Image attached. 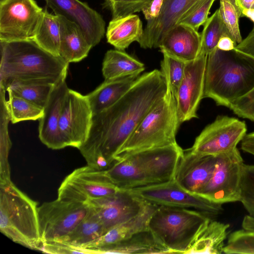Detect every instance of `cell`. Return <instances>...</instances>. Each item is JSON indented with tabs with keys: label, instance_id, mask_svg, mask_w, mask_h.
Listing matches in <instances>:
<instances>
[{
	"label": "cell",
	"instance_id": "35",
	"mask_svg": "<svg viewBox=\"0 0 254 254\" xmlns=\"http://www.w3.org/2000/svg\"><path fill=\"white\" fill-rule=\"evenodd\" d=\"M223 253L254 254V231L243 228L231 233L228 236Z\"/></svg>",
	"mask_w": 254,
	"mask_h": 254
},
{
	"label": "cell",
	"instance_id": "31",
	"mask_svg": "<svg viewBox=\"0 0 254 254\" xmlns=\"http://www.w3.org/2000/svg\"><path fill=\"white\" fill-rule=\"evenodd\" d=\"M6 91L8 94L7 108L10 121L12 124L39 120L43 116V108L15 95L9 89Z\"/></svg>",
	"mask_w": 254,
	"mask_h": 254
},
{
	"label": "cell",
	"instance_id": "17",
	"mask_svg": "<svg viewBox=\"0 0 254 254\" xmlns=\"http://www.w3.org/2000/svg\"><path fill=\"white\" fill-rule=\"evenodd\" d=\"M215 159L214 155L199 154L190 149L184 150L174 180L186 191L198 196L212 175Z\"/></svg>",
	"mask_w": 254,
	"mask_h": 254
},
{
	"label": "cell",
	"instance_id": "42",
	"mask_svg": "<svg viewBox=\"0 0 254 254\" xmlns=\"http://www.w3.org/2000/svg\"><path fill=\"white\" fill-rule=\"evenodd\" d=\"M164 2V0H152L142 10L141 12L147 22L153 20L159 16Z\"/></svg>",
	"mask_w": 254,
	"mask_h": 254
},
{
	"label": "cell",
	"instance_id": "14",
	"mask_svg": "<svg viewBox=\"0 0 254 254\" xmlns=\"http://www.w3.org/2000/svg\"><path fill=\"white\" fill-rule=\"evenodd\" d=\"M207 56L200 53L194 60L186 63L183 78L176 97L181 123L198 118L197 111L203 98Z\"/></svg>",
	"mask_w": 254,
	"mask_h": 254
},
{
	"label": "cell",
	"instance_id": "39",
	"mask_svg": "<svg viewBox=\"0 0 254 254\" xmlns=\"http://www.w3.org/2000/svg\"><path fill=\"white\" fill-rule=\"evenodd\" d=\"M229 108L239 117L254 122V87L235 101Z\"/></svg>",
	"mask_w": 254,
	"mask_h": 254
},
{
	"label": "cell",
	"instance_id": "13",
	"mask_svg": "<svg viewBox=\"0 0 254 254\" xmlns=\"http://www.w3.org/2000/svg\"><path fill=\"white\" fill-rule=\"evenodd\" d=\"M245 122L227 116H219L196 137L192 151L202 155H217L237 148L247 134Z\"/></svg>",
	"mask_w": 254,
	"mask_h": 254
},
{
	"label": "cell",
	"instance_id": "29",
	"mask_svg": "<svg viewBox=\"0 0 254 254\" xmlns=\"http://www.w3.org/2000/svg\"><path fill=\"white\" fill-rule=\"evenodd\" d=\"M34 41L46 51L60 56L61 28L58 15L49 12L47 8L44 10Z\"/></svg>",
	"mask_w": 254,
	"mask_h": 254
},
{
	"label": "cell",
	"instance_id": "6",
	"mask_svg": "<svg viewBox=\"0 0 254 254\" xmlns=\"http://www.w3.org/2000/svg\"><path fill=\"white\" fill-rule=\"evenodd\" d=\"M205 213L186 208L158 206L148 229L169 254H186L209 219Z\"/></svg>",
	"mask_w": 254,
	"mask_h": 254
},
{
	"label": "cell",
	"instance_id": "47",
	"mask_svg": "<svg viewBox=\"0 0 254 254\" xmlns=\"http://www.w3.org/2000/svg\"><path fill=\"white\" fill-rule=\"evenodd\" d=\"M3 0H0V1H2Z\"/></svg>",
	"mask_w": 254,
	"mask_h": 254
},
{
	"label": "cell",
	"instance_id": "44",
	"mask_svg": "<svg viewBox=\"0 0 254 254\" xmlns=\"http://www.w3.org/2000/svg\"><path fill=\"white\" fill-rule=\"evenodd\" d=\"M237 44L230 36L221 37L217 44V48L222 51H230L235 49Z\"/></svg>",
	"mask_w": 254,
	"mask_h": 254
},
{
	"label": "cell",
	"instance_id": "18",
	"mask_svg": "<svg viewBox=\"0 0 254 254\" xmlns=\"http://www.w3.org/2000/svg\"><path fill=\"white\" fill-rule=\"evenodd\" d=\"M66 76H63L55 84L43 108V115L39 119V139L52 149L64 148L60 137L59 124L64 103L69 89L65 81Z\"/></svg>",
	"mask_w": 254,
	"mask_h": 254
},
{
	"label": "cell",
	"instance_id": "43",
	"mask_svg": "<svg viewBox=\"0 0 254 254\" xmlns=\"http://www.w3.org/2000/svg\"><path fill=\"white\" fill-rule=\"evenodd\" d=\"M241 149L254 156V131L246 134L241 141Z\"/></svg>",
	"mask_w": 254,
	"mask_h": 254
},
{
	"label": "cell",
	"instance_id": "7",
	"mask_svg": "<svg viewBox=\"0 0 254 254\" xmlns=\"http://www.w3.org/2000/svg\"><path fill=\"white\" fill-rule=\"evenodd\" d=\"M212 175L198 196L223 204L240 201L241 180L244 165L238 149L215 155Z\"/></svg>",
	"mask_w": 254,
	"mask_h": 254
},
{
	"label": "cell",
	"instance_id": "26",
	"mask_svg": "<svg viewBox=\"0 0 254 254\" xmlns=\"http://www.w3.org/2000/svg\"><path fill=\"white\" fill-rule=\"evenodd\" d=\"M169 254L149 229L108 246L100 254Z\"/></svg>",
	"mask_w": 254,
	"mask_h": 254
},
{
	"label": "cell",
	"instance_id": "4",
	"mask_svg": "<svg viewBox=\"0 0 254 254\" xmlns=\"http://www.w3.org/2000/svg\"><path fill=\"white\" fill-rule=\"evenodd\" d=\"M38 206L10 178L0 179V230L13 242L40 250L42 241Z\"/></svg>",
	"mask_w": 254,
	"mask_h": 254
},
{
	"label": "cell",
	"instance_id": "5",
	"mask_svg": "<svg viewBox=\"0 0 254 254\" xmlns=\"http://www.w3.org/2000/svg\"><path fill=\"white\" fill-rule=\"evenodd\" d=\"M181 124L176 97L167 87L164 97L118 151L115 162L135 152L177 144L176 136Z\"/></svg>",
	"mask_w": 254,
	"mask_h": 254
},
{
	"label": "cell",
	"instance_id": "15",
	"mask_svg": "<svg viewBox=\"0 0 254 254\" xmlns=\"http://www.w3.org/2000/svg\"><path fill=\"white\" fill-rule=\"evenodd\" d=\"M86 203L97 212L106 233L139 214L149 202L127 190L120 189L113 194L95 198Z\"/></svg>",
	"mask_w": 254,
	"mask_h": 254
},
{
	"label": "cell",
	"instance_id": "28",
	"mask_svg": "<svg viewBox=\"0 0 254 254\" xmlns=\"http://www.w3.org/2000/svg\"><path fill=\"white\" fill-rule=\"evenodd\" d=\"M144 64L125 52L110 50L105 54L102 71L105 80L139 75L144 70Z\"/></svg>",
	"mask_w": 254,
	"mask_h": 254
},
{
	"label": "cell",
	"instance_id": "1",
	"mask_svg": "<svg viewBox=\"0 0 254 254\" xmlns=\"http://www.w3.org/2000/svg\"><path fill=\"white\" fill-rule=\"evenodd\" d=\"M167 84L160 70L141 74L117 102L93 115L88 137L79 150L87 165L105 170L146 115L164 97Z\"/></svg>",
	"mask_w": 254,
	"mask_h": 254
},
{
	"label": "cell",
	"instance_id": "10",
	"mask_svg": "<svg viewBox=\"0 0 254 254\" xmlns=\"http://www.w3.org/2000/svg\"><path fill=\"white\" fill-rule=\"evenodd\" d=\"M120 189L107 177L105 170L89 165L77 168L67 175L58 190V198L86 203L114 194Z\"/></svg>",
	"mask_w": 254,
	"mask_h": 254
},
{
	"label": "cell",
	"instance_id": "32",
	"mask_svg": "<svg viewBox=\"0 0 254 254\" xmlns=\"http://www.w3.org/2000/svg\"><path fill=\"white\" fill-rule=\"evenodd\" d=\"M223 36L231 37L217 9L203 25L201 33L200 52L208 56L217 48L218 42Z\"/></svg>",
	"mask_w": 254,
	"mask_h": 254
},
{
	"label": "cell",
	"instance_id": "19",
	"mask_svg": "<svg viewBox=\"0 0 254 254\" xmlns=\"http://www.w3.org/2000/svg\"><path fill=\"white\" fill-rule=\"evenodd\" d=\"M158 48L161 53L189 63L194 60L201 51V34L186 24L177 23L162 38Z\"/></svg>",
	"mask_w": 254,
	"mask_h": 254
},
{
	"label": "cell",
	"instance_id": "34",
	"mask_svg": "<svg viewBox=\"0 0 254 254\" xmlns=\"http://www.w3.org/2000/svg\"><path fill=\"white\" fill-rule=\"evenodd\" d=\"M161 72L165 79L167 87L176 97L183 78L186 63L163 53Z\"/></svg>",
	"mask_w": 254,
	"mask_h": 254
},
{
	"label": "cell",
	"instance_id": "2",
	"mask_svg": "<svg viewBox=\"0 0 254 254\" xmlns=\"http://www.w3.org/2000/svg\"><path fill=\"white\" fill-rule=\"evenodd\" d=\"M0 87L44 81L56 83L67 75L69 63L41 48L34 41H0Z\"/></svg>",
	"mask_w": 254,
	"mask_h": 254
},
{
	"label": "cell",
	"instance_id": "41",
	"mask_svg": "<svg viewBox=\"0 0 254 254\" xmlns=\"http://www.w3.org/2000/svg\"><path fill=\"white\" fill-rule=\"evenodd\" d=\"M234 50L254 60V26L248 36L237 45Z\"/></svg>",
	"mask_w": 254,
	"mask_h": 254
},
{
	"label": "cell",
	"instance_id": "38",
	"mask_svg": "<svg viewBox=\"0 0 254 254\" xmlns=\"http://www.w3.org/2000/svg\"><path fill=\"white\" fill-rule=\"evenodd\" d=\"M241 186L240 202L248 215L254 218V165L244 164Z\"/></svg>",
	"mask_w": 254,
	"mask_h": 254
},
{
	"label": "cell",
	"instance_id": "11",
	"mask_svg": "<svg viewBox=\"0 0 254 254\" xmlns=\"http://www.w3.org/2000/svg\"><path fill=\"white\" fill-rule=\"evenodd\" d=\"M87 203L58 198L38 206V217L42 244L69 233L86 216Z\"/></svg>",
	"mask_w": 254,
	"mask_h": 254
},
{
	"label": "cell",
	"instance_id": "45",
	"mask_svg": "<svg viewBox=\"0 0 254 254\" xmlns=\"http://www.w3.org/2000/svg\"><path fill=\"white\" fill-rule=\"evenodd\" d=\"M241 10L254 9V0H236Z\"/></svg>",
	"mask_w": 254,
	"mask_h": 254
},
{
	"label": "cell",
	"instance_id": "21",
	"mask_svg": "<svg viewBox=\"0 0 254 254\" xmlns=\"http://www.w3.org/2000/svg\"><path fill=\"white\" fill-rule=\"evenodd\" d=\"M158 206L149 203L139 214L112 228L98 239L82 246L81 249L87 254H100L104 248L148 229L149 220Z\"/></svg>",
	"mask_w": 254,
	"mask_h": 254
},
{
	"label": "cell",
	"instance_id": "40",
	"mask_svg": "<svg viewBox=\"0 0 254 254\" xmlns=\"http://www.w3.org/2000/svg\"><path fill=\"white\" fill-rule=\"evenodd\" d=\"M39 251L49 254H84L75 247L57 240L43 243Z\"/></svg>",
	"mask_w": 254,
	"mask_h": 254
},
{
	"label": "cell",
	"instance_id": "27",
	"mask_svg": "<svg viewBox=\"0 0 254 254\" xmlns=\"http://www.w3.org/2000/svg\"><path fill=\"white\" fill-rule=\"evenodd\" d=\"M89 206L84 218L67 234L54 240L75 247L86 252L81 247L102 236L105 233L103 223L96 210Z\"/></svg>",
	"mask_w": 254,
	"mask_h": 254
},
{
	"label": "cell",
	"instance_id": "36",
	"mask_svg": "<svg viewBox=\"0 0 254 254\" xmlns=\"http://www.w3.org/2000/svg\"><path fill=\"white\" fill-rule=\"evenodd\" d=\"M215 0H198L187 10L177 23L186 24L198 30L208 19L210 9Z\"/></svg>",
	"mask_w": 254,
	"mask_h": 254
},
{
	"label": "cell",
	"instance_id": "3",
	"mask_svg": "<svg viewBox=\"0 0 254 254\" xmlns=\"http://www.w3.org/2000/svg\"><path fill=\"white\" fill-rule=\"evenodd\" d=\"M254 87V60L216 48L207 58L203 98L229 108Z\"/></svg>",
	"mask_w": 254,
	"mask_h": 254
},
{
	"label": "cell",
	"instance_id": "8",
	"mask_svg": "<svg viewBox=\"0 0 254 254\" xmlns=\"http://www.w3.org/2000/svg\"><path fill=\"white\" fill-rule=\"evenodd\" d=\"M43 13L35 0L0 1V41H34Z\"/></svg>",
	"mask_w": 254,
	"mask_h": 254
},
{
	"label": "cell",
	"instance_id": "20",
	"mask_svg": "<svg viewBox=\"0 0 254 254\" xmlns=\"http://www.w3.org/2000/svg\"><path fill=\"white\" fill-rule=\"evenodd\" d=\"M198 0H164L159 16L147 21L138 42L143 49L158 48L165 33L176 24L182 16Z\"/></svg>",
	"mask_w": 254,
	"mask_h": 254
},
{
	"label": "cell",
	"instance_id": "30",
	"mask_svg": "<svg viewBox=\"0 0 254 254\" xmlns=\"http://www.w3.org/2000/svg\"><path fill=\"white\" fill-rule=\"evenodd\" d=\"M55 84L44 81L14 83L6 90L44 108Z\"/></svg>",
	"mask_w": 254,
	"mask_h": 254
},
{
	"label": "cell",
	"instance_id": "33",
	"mask_svg": "<svg viewBox=\"0 0 254 254\" xmlns=\"http://www.w3.org/2000/svg\"><path fill=\"white\" fill-rule=\"evenodd\" d=\"M219 1L218 10L221 18L231 38L239 44L243 40L239 27V19L242 15L241 9L236 0Z\"/></svg>",
	"mask_w": 254,
	"mask_h": 254
},
{
	"label": "cell",
	"instance_id": "24",
	"mask_svg": "<svg viewBox=\"0 0 254 254\" xmlns=\"http://www.w3.org/2000/svg\"><path fill=\"white\" fill-rule=\"evenodd\" d=\"M142 22L138 15L133 14L112 19L107 27V42L117 50L125 51L134 42H138L143 34Z\"/></svg>",
	"mask_w": 254,
	"mask_h": 254
},
{
	"label": "cell",
	"instance_id": "25",
	"mask_svg": "<svg viewBox=\"0 0 254 254\" xmlns=\"http://www.w3.org/2000/svg\"><path fill=\"white\" fill-rule=\"evenodd\" d=\"M230 225L209 218L197 235L186 254L223 253Z\"/></svg>",
	"mask_w": 254,
	"mask_h": 254
},
{
	"label": "cell",
	"instance_id": "22",
	"mask_svg": "<svg viewBox=\"0 0 254 254\" xmlns=\"http://www.w3.org/2000/svg\"><path fill=\"white\" fill-rule=\"evenodd\" d=\"M58 16L61 28L60 56L68 63L81 61L88 56L92 47L76 24Z\"/></svg>",
	"mask_w": 254,
	"mask_h": 254
},
{
	"label": "cell",
	"instance_id": "9",
	"mask_svg": "<svg viewBox=\"0 0 254 254\" xmlns=\"http://www.w3.org/2000/svg\"><path fill=\"white\" fill-rule=\"evenodd\" d=\"M147 202L158 206L194 208L214 218L224 210L222 204L191 194L174 180L127 190Z\"/></svg>",
	"mask_w": 254,
	"mask_h": 254
},
{
	"label": "cell",
	"instance_id": "16",
	"mask_svg": "<svg viewBox=\"0 0 254 254\" xmlns=\"http://www.w3.org/2000/svg\"><path fill=\"white\" fill-rule=\"evenodd\" d=\"M47 7L57 15L76 24L92 48L106 33V23L102 15L79 0H45Z\"/></svg>",
	"mask_w": 254,
	"mask_h": 254
},
{
	"label": "cell",
	"instance_id": "37",
	"mask_svg": "<svg viewBox=\"0 0 254 254\" xmlns=\"http://www.w3.org/2000/svg\"><path fill=\"white\" fill-rule=\"evenodd\" d=\"M151 0H104L103 6L110 11L112 19H115L142 11Z\"/></svg>",
	"mask_w": 254,
	"mask_h": 254
},
{
	"label": "cell",
	"instance_id": "46",
	"mask_svg": "<svg viewBox=\"0 0 254 254\" xmlns=\"http://www.w3.org/2000/svg\"><path fill=\"white\" fill-rule=\"evenodd\" d=\"M243 15L250 18L254 23V9H249L242 11Z\"/></svg>",
	"mask_w": 254,
	"mask_h": 254
},
{
	"label": "cell",
	"instance_id": "12",
	"mask_svg": "<svg viewBox=\"0 0 254 254\" xmlns=\"http://www.w3.org/2000/svg\"><path fill=\"white\" fill-rule=\"evenodd\" d=\"M93 114L87 95L69 89L62 108L59 128L64 147L79 149L87 140Z\"/></svg>",
	"mask_w": 254,
	"mask_h": 254
},
{
	"label": "cell",
	"instance_id": "23",
	"mask_svg": "<svg viewBox=\"0 0 254 254\" xmlns=\"http://www.w3.org/2000/svg\"><path fill=\"white\" fill-rule=\"evenodd\" d=\"M141 74L107 79L87 95L93 115L117 102L133 85Z\"/></svg>",
	"mask_w": 254,
	"mask_h": 254
}]
</instances>
